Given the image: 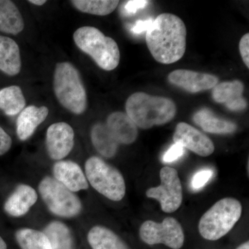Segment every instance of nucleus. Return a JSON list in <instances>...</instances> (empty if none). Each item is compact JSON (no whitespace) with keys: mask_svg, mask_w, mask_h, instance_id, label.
<instances>
[{"mask_svg":"<svg viewBox=\"0 0 249 249\" xmlns=\"http://www.w3.org/2000/svg\"><path fill=\"white\" fill-rule=\"evenodd\" d=\"M146 44L157 62L165 65L182 58L186 48V27L181 18L162 14L154 19L146 31Z\"/></svg>","mask_w":249,"mask_h":249,"instance_id":"f257e3e1","label":"nucleus"},{"mask_svg":"<svg viewBox=\"0 0 249 249\" xmlns=\"http://www.w3.org/2000/svg\"><path fill=\"white\" fill-rule=\"evenodd\" d=\"M125 109L137 127L147 129L173 120L177 107L170 98L136 92L127 100Z\"/></svg>","mask_w":249,"mask_h":249,"instance_id":"f03ea898","label":"nucleus"},{"mask_svg":"<svg viewBox=\"0 0 249 249\" xmlns=\"http://www.w3.org/2000/svg\"><path fill=\"white\" fill-rule=\"evenodd\" d=\"M77 47L93 58L98 66L111 71L120 62V51L116 41L99 29L89 26L80 27L73 34Z\"/></svg>","mask_w":249,"mask_h":249,"instance_id":"7ed1b4c3","label":"nucleus"},{"mask_svg":"<svg viewBox=\"0 0 249 249\" xmlns=\"http://www.w3.org/2000/svg\"><path fill=\"white\" fill-rule=\"evenodd\" d=\"M54 92L60 104L73 113L83 114L87 108L86 91L80 73L70 62H60L55 66Z\"/></svg>","mask_w":249,"mask_h":249,"instance_id":"20e7f679","label":"nucleus"},{"mask_svg":"<svg viewBox=\"0 0 249 249\" xmlns=\"http://www.w3.org/2000/svg\"><path fill=\"white\" fill-rule=\"evenodd\" d=\"M242 212V205L237 199L228 197L218 201L199 221L201 235L208 240H219L234 227Z\"/></svg>","mask_w":249,"mask_h":249,"instance_id":"39448f33","label":"nucleus"},{"mask_svg":"<svg viewBox=\"0 0 249 249\" xmlns=\"http://www.w3.org/2000/svg\"><path fill=\"white\" fill-rule=\"evenodd\" d=\"M85 173L91 186L103 196L115 201L124 197L125 183L124 177L101 159L93 157L87 160Z\"/></svg>","mask_w":249,"mask_h":249,"instance_id":"423d86ee","label":"nucleus"},{"mask_svg":"<svg viewBox=\"0 0 249 249\" xmlns=\"http://www.w3.org/2000/svg\"><path fill=\"white\" fill-rule=\"evenodd\" d=\"M41 196L53 213L72 217L81 211V203L71 191L55 178H45L39 186Z\"/></svg>","mask_w":249,"mask_h":249,"instance_id":"0eeeda50","label":"nucleus"},{"mask_svg":"<svg viewBox=\"0 0 249 249\" xmlns=\"http://www.w3.org/2000/svg\"><path fill=\"white\" fill-rule=\"evenodd\" d=\"M141 239L149 245L163 244L173 249H179L184 243V233L179 222L166 217L161 223L145 221L140 228Z\"/></svg>","mask_w":249,"mask_h":249,"instance_id":"6e6552de","label":"nucleus"},{"mask_svg":"<svg viewBox=\"0 0 249 249\" xmlns=\"http://www.w3.org/2000/svg\"><path fill=\"white\" fill-rule=\"evenodd\" d=\"M160 185L147 190L146 196L160 202L162 211L167 213L175 212L182 203L183 193L178 171L165 166L160 171Z\"/></svg>","mask_w":249,"mask_h":249,"instance_id":"1a4fd4ad","label":"nucleus"},{"mask_svg":"<svg viewBox=\"0 0 249 249\" xmlns=\"http://www.w3.org/2000/svg\"><path fill=\"white\" fill-rule=\"evenodd\" d=\"M173 140L175 143L180 144L201 157L212 155L214 150L213 142L209 137L186 123L178 124Z\"/></svg>","mask_w":249,"mask_h":249,"instance_id":"9d476101","label":"nucleus"},{"mask_svg":"<svg viewBox=\"0 0 249 249\" xmlns=\"http://www.w3.org/2000/svg\"><path fill=\"white\" fill-rule=\"evenodd\" d=\"M49 157L55 160L66 157L74 144V132L66 123H56L49 126L46 139Z\"/></svg>","mask_w":249,"mask_h":249,"instance_id":"9b49d317","label":"nucleus"},{"mask_svg":"<svg viewBox=\"0 0 249 249\" xmlns=\"http://www.w3.org/2000/svg\"><path fill=\"white\" fill-rule=\"evenodd\" d=\"M168 80L174 85L191 93L213 89L218 84L217 76L187 70H175L168 75Z\"/></svg>","mask_w":249,"mask_h":249,"instance_id":"f8f14e48","label":"nucleus"},{"mask_svg":"<svg viewBox=\"0 0 249 249\" xmlns=\"http://www.w3.org/2000/svg\"><path fill=\"white\" fill-rule=\"evenodd\" d=\"M53 174L57 181L70 191L86 190L89 187L83 170L79 165L71 160H62L55 163Z\"/></svg>","mask_w":249,"mask_h":249,"instance_id":"ddd939ff","label":"nucleus"},{"mask_svg":"<svg viewBox=\"0 0 249 249\" xmlns=\"http://www.w3.org/2000/svg\"><path fill=\"white\" fill-rule=\"evenodd\" d=\"M107 128L119 143L128 144L135 142L138 136L137 125L127 116L121 111H116L108 116Z\"/></svg>","mask_w":249,"mask_h":249,"instance_id":"4468645a","label":"nucleus"},{"mask_svg":"<svg viewBox=\"0 0 249 249\" xmlns=\"http://www.w3.org/2000/svg\"><path fill=\"white\" fill-rule=\"evenodd\" d=\"M37 199V195L34 188L20 185L5 203V211L10 215L20 217L27 213Z\"/></svg>","mask_w":249,"mask_h":249,"instance_id":"2eb2a0df","label":"nucleus"},{"mask_svg":"<svg viewBox=\"0 0 249 249\" xmlns=\"http://www.w3.org/2000/svg\"><path fill=\"white\" fill-rule=\"evenodd\" d=\"M48 114L47 107L31 106L24 108L17 120V134L19 139L25 141L31 137L37 126L45 121Z\"/></svg>","mask_w":249,"mask_h":249,"instance_id":"dca6fc26","label":"nucleus"},{"mask_svg":"<svg viewBox=\"0 0 249 249\" xmlns=\"http://www.w3.org/2000/svg\"><path fill=\"white\" fill-rule=\"evenodd\" d=\"M20 53L18 44L13 39L0 36V70L9 76L20 72Z\"/></svg>","mask_w":249,"mask_h":249,"instance_id":"f3484780","label":"nucleus"},{"mask_svg":"<svg viewBox=\"0 0 249 249\" xmlns=\"http://www.w3.org/2000/svg\"><path fill=\"white\" fill-rule=\"evenodd\" d=\"M22 15L14 2L0 0V31L17 35L24 29Z\"/></svg>","mask_w":249,"mask_h":249,"instance_id":"a211bd4d","label":"nucleus"},{"mask_svg":"<svg viewBox=\"0 0 249 249\" xmlns=\"http://www.w3.org/2000/svg\"><path fill=\"white\" fill-rule=\"evenodd\" d=\"M193 121L206 132L214 134H229L235 132L237 126L231 122L219 119L210 109H201L193 116Z\"/></svg>","mask_w":249,"mask_h":249,"instance_id":"6ab92c4d","label":"nucleus"},{"mask_svg":"<svg viewBox=\"0 0 249 249\" xmlns=\"http://www.w3.org/2000/svg\"><path fill=\"white\" fill-rule=\"evenodd\" d=\"M88 238L93 249H129L114 232L99 226L89 231Z\"/></svg>","mask_w":249,"mask_h":249,"instance_id":"aec40b11","label":"nucleus"},{"mask_svg":"<svg viewBox=\"0 0 249 249\" xmlns=\"http://www.w3.org/2000/svg\"><path fill=\"white\" fill-rule=\"evenodd\" d=\"M91 137L95 148L103 157L111 158L116 155L119 142H116L106 124H95L91 129Z\"/></svg>","mask_w":249,"mask_h":249,"instance_id":"412c9836","label":"nucleus"},{"mask_svg":"<svg viewBox=\"0 0 249 249\" xmlns=\"http://www.w3.org/2000/svg\"><path fill=\"white\" fill-rule=\"evenodd\" d=\"M26 106L25 98L18 86H10L0 90V109L6 115L19 114Z\"/></svg>","mask_w":249,"mask_h":249,"instance_id":"4be33fe9","label":"nucleus"},{"mask_svg":"<svg viewBox=\"0 0 249 249\" xmlns=\"http://www.w3.org/2000/svg\"><path fill=\"white\" fill-rule=\"evenodd\" d=\"M44 233L48 238L52 249H72L71 233L62 223H51L46 228Z\"/></svg>","mask_w":249,"mask_h":249,"instance_id":"5701e85b","label":"nucleus"},{"mask_svg":"<svg viewBox=\"0 0 249 249\" xmlns=\"http://www.w3.org/2000/svg\"><path fill=\"white\" fill-rule=\"evenodd\" d=\"M72 4L81 12L104 16L111 14L117 7L115 0H73Z\"/></svg>","mask_w":249,"mask_h":249,"instance_id":"b1692460","label":"nucleus"},{"mask_svg":"<svg viewBox=\"0 0 249 249\" xmlns=\"http://www.w3.org/2000/svg\"><path fill=\"white\" fill-rule=\"evenodd\" d=\"M16 236L22 249H52L47 236L38 231L21 229L16 232Z\"/></svg>","mask_w":249,"mask_h":249,"instance_id":"393cba45","label":"nucleus"},{"mask_svg":"<svg viewBox=\"0 0 249 249\" xmlns=\"http://www.w3.org/2000/svg\"><path fill=\"white\" fill-rule=\"evenodd\" d=\"M212 96L215 102L227 103L235 98L242 97L245 86L240 80L223 82L213 88Z\"/></svg>","mask_w":249,"mask_h":249,"instance_id":"a878e982","label":"nucleus"},{"mask_svg":"<svg viewBox=\"0 0 249 249\" xmlns=\"http://www.w3.org/2000/svg\"><path fill=\"white\" fill-rule=\"evenodd\" d=\"M212 176L213 171L211 170H204L198 172L192 179L191 184L193 189L198 190L202 188Z\"/></svg>","mask_w":249,"mask_h":249,"instance_id":"bb28decb","label":"nucleus"},{"mask_svg":"<svg viewBox=\"0 0 249 249\" xmlns=\"http://www.w3.org/2000/svg\"><path fill=\"white\" fill-rule=\"evenodd\" d=\"M184 153V147L180 144L175 143L165 152L163 157V161L165 163H171L178 160Z\"/></svg>","mask_w":249,"mask_h":249,"instance_id":"cd10ccee","label":"nucleus"},{"mask_svg":"<svg viewBox=\"0 0 249 249\" xmlns=\"http://www.w3.org/2000/svg\"><path fill=\"white\" fill-rule=\"evenodd\" d=\"M146 0H131L124 4V14L127 16H133L139 10L144 9L148 4Z\"/></svg>","mask_w":249,"mask_h":249,"instance_id":"c85d7f7f","label":"nucleus"},{"mask_svg":"<svg viewBox=\"0 0 249 249\" xmlns=\"http://www.w3.org/2000/svg\"><path fill=\"white\" fill-rule=\"evenodd\" d=\"M240 55L247 68H249V34L242 36L239 43Z\"/></svg>","mask_w":249,"mask_h":249,"instance_id":"c756f323","label":"nucleus"},{"mask_svg":"<svg viewBox=\"0 0 249 249\" xmlns=\"http://www.w3.org/2000/svg\"><path fill=\"white\" fill-rule=\"evenodd\" d=\"M12 145V140L9 134L0 127V156L6 153Z\"/></svg>","mask_w":249,"mask_h":249,"instance_id":"7c9ffc66","label":"nucleus"},{"mask_svg":"<svg viewBox=\"0 0 249 249\" xmlns=\"http://www.w3.org/2000/svg\"><path fill=\"white\" fill-rule=\"evenodd\" d=\"M226 107L231 111H241L245 109L247 106V101L245 98L242 97L235 98L227 103H225Z\"/></svg>","mask_w":249,"mask_h":249,"instance_id":"2f4dec72","label":"nucleus"},{"mask_svg":"<svg viewBox=\"0 0 249 249\" xmlns=\"http://www.w3.org/2000/svg\"><path fill=\"white\" fill-rule=\"evenodd\" d=\"M153 22V19H150L147 20H139L136 22L133 27L131 29V31L134 34H140L144 31H147Z\"/></svg>","mask_w":249,"mask_h":249,"instance_id":"473e14b6","label":"nucleus"},{"mask_svg":"<svg viewBox=\"0 0 249 249\" xmlns=\"http://www.w3.org/2000/svg\"><path fill=\"white\" fill-rule=\"evenodd\" d=\"M29 2L33 4L37 5V6H42V5L45 4L47 1L45 0H30Z\"/></svg>","mask_w":249,"mask_h":249,"instance_id":"72a5a7b5","label":"nucleus"},{"mask_svg":"<svg viewBox=\"0 0 249 249\" xmlns=\"http://www.w3.org/2000/svg\"><path fill=\"white\" fill-rule=\"evenodd\" d=\"M0 249H7L6 242L1 238V236H0Z\"/></svg>","mask_w":249,"mask_h":249,"instance_id":"f704fd0d","label":"nucleus"},{"mask_svg":"<svg viewBox=\"0 0 249 249\" xmlns=\"http://www.w3.org/2000/svg\"><path fill=\"white\" fill-rule=\"evenodd\" d=\"M237 249H249V242H245L243 245L240 246Z\"/></svg>","mask_w":249,"mask_h":249,"instance_id":"c9c22d12","label":"nucleus"}]
</instances>
